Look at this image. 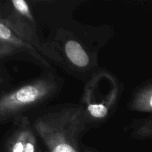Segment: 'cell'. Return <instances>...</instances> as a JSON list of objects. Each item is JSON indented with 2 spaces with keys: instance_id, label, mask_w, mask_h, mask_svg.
I'll use <instances>...</instances> for the list:
<instances>
[{
  "instance_id": "cell-1",
  "label": "cell",
  "mask_w": 152,
  "mask_h": 152,
  "mask_svg": "<svg viewBox=\"0 0 152 152\" xmlns=\"http://www.w3.org/2000/svg\"><path fill=\"white\" fill-rule=\"evenodd\" d=\"M89 125L83 107L75 104L52 106L32 121L37 137L48 152H82L80 140Z\"/></svg>"
},
{
  "instance_id": "cell-2",
  "label": "cell",
  "mask_w": 152,
  "mask_h": 152,
  "mask_svg": "<svg viewBox=\"0 0 152 152\" xmlns=\"http://www.w3.org/2000/svg\"><path fill=\"white\" fill-rule=\"evenodd\" d=\"M59 90V83L51 74L31 81L13 90L1 94V123L23 115L22 113L39 106L53 97Z\"/></svg>"
},
{
  "instance_id": "cell-3",
  "label": "cell",
  "mask_w": 152,
  "mask_h": 152,
  "mask_svg": "<svg viewBox=\"0 0 152 152\" xmlns=\"http://www.w3.org/2000/svg\"><path fill=\"white\" fill-rule=\"evenodd\" d=\"M37 135L28 117L13 120L4 142L3 152H37Z\"/></svg>"
},
{
  "instance_id": "cell-4",
  "label": "cell",
  "mask_w": 152,
  "mask_h": 152,
  "mask_svg": "<svg viewBox=\"0 0 152 152\" xmlns=\"http://www.w3.org/2000/svg\"><path fill=\"white\" fill-rule=\"evenodd\" d=\"M128 107L132 111L152 114V84L138 89L129 101Z\"/></svg>"
},
{
  "instance_id": "cell-5",
  "label": "cell",
  "mask_w": 152,
  "mask_h": 152,
  "mask_svg": "<svg viewBox=\"0 0 152 152\" xmlns=\"http://www.w3.org/2000/svg\"><path fill=\"white\" fill-rule=\"evenodd\" d=\"M64 50L65 56L73 65L79 68H85L90 63L88 54L77 41L68 40L65 44Z\"/></svg>"
},
{
  "instance_id": "cell-6",
  "label": "cell",
  "mask_w": 152,
  "mask_h": 152,
  "mask_svg": "<svg viewBox=\"0 0 152 152\" xmlns=\"http://www.w3.org/2000/svg\"><path fill=\"white\" fill-rule=\"evenodd\" d=\"M132 126V136L137 139H152V116L144 120L135 121Z\"/></svg>"
},
{
  "instance_id": "cell-7",
  "label": "cell",
  "mask_w": 152,
  "mask_h": 152,
  "mask_svg": "<svg viewBox=\"0 0 152 152\" xmlns=\"http://www.w3.org/2000/svg\"><path fill=\"white\" fill-rule=\"evenodd\" d=\"M13 7L15 11L24 18H26L28 20L34 22L32 16H31V10L28 3L24 0H12L11 1Z\"/></svg>"
},
{
  "instance_id": "cell-8",
  "label": "cell",
  "mask_w": 152,
  "mask_h": 152,
  "mask_svg": "<svg viewBox=\"0 0 152 152\" xmlns=\"http://www.w3.org/2000/svg\"><path fill=\"white\" fill-rule=\"evenodd\" d=\"M83 152H97V151H95V150L93 149V148H89V147L85 146V148H83Z\"/></svg>"
},
{
  "instance_id": "cell-9",
  "label": "cell",
  "mask_w": 152,
  "mask_h": 152,
  "mask_svg": "<svg viewBox=\"0 0 152 152\" xmlns=\"http://www.w3.org/2000/svg\"><path fill=\"white\" fill-rule=\"evenodd\" d=\"M37 152H42V151L40 149H38V151H37Z\"/></svg>"
}]
</instances>
